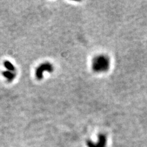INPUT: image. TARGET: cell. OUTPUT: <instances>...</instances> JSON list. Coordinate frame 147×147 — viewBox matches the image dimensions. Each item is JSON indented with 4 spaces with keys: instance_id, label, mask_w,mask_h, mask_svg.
Returning <instances> with one entry per match:
<instances>
[{
    "instance_id": "1",
    "label": "cell",
    "mask_w": 147,
    "mask_h": 147,
    "mask_svg": "<svg viewBox=\"0 0 147 147\" xmlns=\"http://www.w3.org/2000/svg\"><path fill=\"white\" fill-rule=\"evenodd\" d=\"M110 66V60L107 57L99 55L95 57L92 61V69L96 72L107 71Z\"/></svg>"
},
{
    "instance_id": "2",
    "label": "cell",
    "mask_w": 147,
    "mask_h": 147,
    "mask_svg": "<svg viewBox=\"0 0 147 147\" xmlns=\"http://www.w3.org/2000/svg\"><path fill=\"white\" fill-rule=\"evenodd\" d=\"M53 67L51 64L49 63H42L37 68V69L36 71V76L37 77V79L39 80H41L43 78L44 72H53Z\"/></svg>"
},
{
    "instance_id": "3",
    "label": "cell",
    "mask_w": 147,
    "mask_h": 147,
    "mask_svg": "<svg viewBox=\"0 0 147 147\" xmlns=\"http://www.w3.org/2000/svg\"><path fill=\"white\" fill-rule=\"evenodd\" d=\"M3 76L6 78L8 82H12L16 77V73L14 72H11L9 71H3L2 72Z\"/></svg>"
},
{
    "instance_id": "4",
    "label": "cell",
    "mask_w": 147,
    "mask_h": 147,
    "mask_svg": "<svg viewBox=\"0 0 147 147\" xmlns=\"http://www.w3.org/2000/svg\"><path fill=\"white\" fill-rule=\"evenodd\" d=\"M3 64H4V66L7 69V71H11V72L16 71V67L13 66V65L11 62H9L8 61H6L4 62Z\"/></svg>"
}]
</instances>
